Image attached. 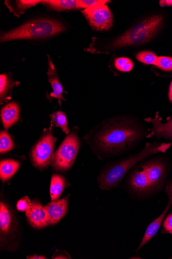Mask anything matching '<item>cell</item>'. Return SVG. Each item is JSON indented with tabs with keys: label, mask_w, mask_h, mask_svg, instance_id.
I'll return each mask as SVG.
<instances>
[{
	"label": "cell",
	"mask_w": 172,
	"mask_h": 259,
	"mask_svg": "<svg viewBox=\"0 0 172 259\" xmlns=\"http://www.w3.org/2000/svg\"><path fill=\"white\" fill-rule=\"evenodd\" d=\"M149 134L136 117L121 115L104 120L83 139L98 158L105 160L130 152Z\"/></svg>",
	"instance_id": "6da1fadb"
},
{
	"label": "cell",
	"mask_w": 172,
	"mask_h": 259,
	"mask_svg": "<svg viewBox=\"0 0 172 259\" xmlns=\"http://www.w3.org/2000/svg\"><path fill=\"white\" fill-rule=\"evenodd\" d=\"M170 146V143H146L140 152L107 164L97 177L100 189L107 191L114 189L139 162L152 155L165 153Z\"/></svg>",
	"instance_id": "7a4b0ae2"
},
{
	"label": "cell",
	"mask_w": 172,
	"mask_h": 259,
	"mask_svg": "<svg viewBox=\"0 0 172 259\" xmlns=\"http://www.w3.org/2000/svg\"><path fill=\"white\" fill-rule=\"evenodd\" d=\"M66 27L59 21L47 18L33 19L12 30L2 33V42L18 39H46L58 35Z\"/></svg>",
	"instance_id": "3957f363"
},
{
	"label": "cell",
	"mask_w": 172,
	"mask_h": 259,
	"mask_svg": "<svg viewBox=\"0 0 172 259\" xmlns=\"http://www.w3.org/2000/svg\"><path fill=\"white\" fill-rule=\"evenodd\" d=\"M162 23L163 18L160 15L147 17L112 41L109 47L111 49H118L146 43L156 36L160 30Z\"/></svg>",
	"instance_id": "277c9868"
},
{
	"label": "cell",
	"mask_w": 172,
	"mask_h": 259,
	"mask_svg": "<svg viewBox=\"0 0 172 259\" xmlns=\"http://www.w3.org/2000/svg\"><path fill=\"white\" fill-rule=\"evenodd\" d=\"M80 146V141L76 132L68 135L53 154L51 162L52 166L58 170L69 169L75 161Z\"/></svg>",
	"instance_id": "5b68a950"
},
{
	"label": "cell",
	"mask_w": 172,
	"mask_h": 259,
	"mask_svg": "<svg viewBox=\"0 0 172 259\" xmlns=\"http://www.w3.org/2000/svg\"><path fill=\"white\" fill-rule=\"evenodd\" d=\"M125 186L130 195L137 199L146 198L153 195L143 160L129 171L126 179Z\"/></svg>",
	"instance_id": "8992f818"
},
{
	"label": "cell",
	"mask_w": 172,
	"mask_h": 259,
	"mask_svg": "<svg viewBox=\"0 0 172 259\" xmlns=\"http://www.w3.org/2000/svg\"><path fill=\"white\" fill-rule=\"evenodd\" d=\"M56 140L57 138L53 135L51 128L44 131L31 154V159L35 167L39 169H44L51 163Z\"/></svg>",
	"instance_id": "52a82bcc"
},
{
	"label": "cell",
	"mask_w": 172,
	"mask_h": 259,
	"mask_svg": "<svg viewBox=\"0 0 172 259\" xmlns=\"http://www.w3.org/2000/svg\"><path fill=\"white\" fill-rule=\"evenodd\" d=\"M149 158V157H148ZM147 158L143 160L153 194L162 189L169 171L167 162L160 157Z\"/></svg>",
	"instance_id": "ba28073f"
},
{
	"label": "cell",
	"mask_w": 172,
	"mask_h": 259,
	"mask_svg": "<svg viewBox=\"0 0 172 259\" xmlns=\"http://www.w3.org/2000/svg\"><path fill=\"white\" fill-rule=\"evenodd\" d=\"M81 12L95 30L107 31L112 27L113 17L107 5L85 9Z\"/></svg>",
	"instance_id": "9c48e42d"
},
{
	"label": "cell",
	"mask_w": 172,
	"mask_h": 259,
	"mask_svg": "<svg viewBox=\"0 0 172 259\" xmlns=\"http://www.w3.org/2000/svg\"><path fill=\"white\" fill-rule=\"evenodd\" d=\"M68 198L67 197L61 200L52 201L43 207L48 225H54L64 217L67 211Z\"/></svg>",
	"instance_id": "30bf717a"
},
{
	"label": "cell",
	"mask_w": 172,
	"mask_h": 259,
	"mask_svg": "<svg viewBox=\"0 0 172 259\" xmlns=\"http://www.w3.org/2000/svg\"><path fill=\"white\" fill-rule=\"evenodd\" d=\"M145 121L153 125L150 130L151 133L147 138L155 137L157 139L163 138L166 140L172 141V118L163 123L158 113H157L154 118L147 117Z\"/></svg>",
	"instance_id": "8fae6325"
},
{
	"label": "cell",
	"mask_w": 172,
	"mask_h": 259,
	"mask_svg": "<svg viewBox=\"0 0 172 259\" xmlns=\"http://www.w3.org/2000/svg\"><path fill=\"white\" fill-rule=\"evenodd\" d=\"M26 215L31 225L35 228L42 229L48 225L46 221L43 207L35 200L26 211Z\"/></svg>",
	"instance_id": "7c38bea8"
},
{
	"label": "cell",
	"mask_w": 172,
	"mask_h": 259,
	"mask_svg": "<svg viewBox=\"0 0 172 259\" xmlns=\"http://www.w3.org/2000/svg\"><path fill=\"white\" fill-rule=\"evenodd\" d=\"M47 58L48 64L47 75L48 82L50 83L53 89V92L50 96L52 98L58 99L60 105H61V100L65 101L63 96V88L59 79L56 70L51 57L48 55Z\"/></svg>",
	"instance_id": "4fadbf2b"
},
{
	"label": "cell",
	"mask_w": 172,
	"mask_h": 259,
	"mask_svg": "<svg viewBox=\"0 0 172 259\" xmlns=\"http://www.w3.org/2000/svg\"><path fill=\"white\" fill-rule=\"evenodd\" d=\"M171 205L172 204L171 203L168 202L166 207L163 210L162 214L158 218L152 222L148 226H147L143 235L142 240L139 246L137 248L136 252L140 250L147 243H149L150 241L155 236L159 230L164 220V219Z\"/></svg>",
	"instance_id": "5bb4252c"
},
{
	"label": "cell",
	"mask_w": 172,
	"mask_h": 259,
	"mask_svg": "<svg viewBox=\"0 0 172 259\" xmlns=\"http://www.w3.org/2000/svg\"><path fill=\"white\" fill-rule=\"evenodd\" d=\"M19 107L15 102H11L3 108L1 117L5 128L9 129L19 120Z\"/></svg>",
	"instance_id": "9a60e30c"
},
{
	"label": "cell",
	"mask_w": 172,
	"mask_h": 259,
	"mask_svg": "<svg viewBox=\"0 0 172 259\" xmlns=\"http://www.w3.org/2000/svg\"><path fill=\"white\" fill-rule=\"evenodd\" d=\"M40 4L52 10L65 11L81 9L79 0H44Z\"/></svg>",
	"instance_id": "2e32d148"
},
{
	"label": "cell",
	"mask_w": 172,
	"mask_h": 259,
	"mask_svg": "<svg viewBox=\"0 0 172 259\" xmlns=\"http://www.w3.org/2000/svg\"><path fill=\"white\" fill-rule=\"evenodd\" d=\"M13 216L11 209L6 204L1 202L0 204V230L2 237L7 236L12 230Z\"/></svg>",
	"instance_id": "e0dca14e"
},
{
	"label": "cell",
	"mask_w": 172,
	"mask_h": 259,
	"mask_svg": "<svg viewBox=\"0 0 172 259\" xmlns=\"http://www.w3.org/2000/svg\"><path fill=\"white\" fill-rule=\"evenodd\" d=\"M20 167V163L12 159H4L0 162V178L6 182L17 172Z\"/></svg>",
	"instance_id": "ac0fdd59"
},
{
	"label": "cell",
	"mask_w": 172,
	"mask_h": 259,
	"mask_svg": "<svg viewBox=\"0 0 172 259\" xmlns=\"http://www.w3.org/2000/svg\"><path fill=\"white\" fill-rule=\"evenodd\" d=\"M19 83L13 81L7 75L2 74L0 76V101L2 105L10 98V94L12 88Z\"/></svg>",
	"instance_id": "d6986e66"
},
{
	"label": "cell",
	"mask_w": 172,
	"mask_h": 259,
	"mask_svg": "<svg viewBox=\"0 0 172 259\" xmlns=\"http://www.w3.org/2000/svg\"><path fill=\"white\" fill-rule=\"evenodd\" d=\"M66 185L64 177L54 174L52 176L50 186V194L52 201L57 200L62 195Z\"/></svg>",
	"instance_id": "ffe728a7"
},
{
	"label": "cell",
	"mask_w": 172,
	"mask_h": 259,
	"mask_svg": "<svg viewBox=\"0 0 172 259\" xmlns=\"http://www.w3.org/2000/svg\"><path fill=\"white\" fill-rule=\"evenodd\" d=\"M14 5L10 4L6 2L7 7L12 12H14L15 16H19V15L22 14L26 10L34 7L36 5L41 3V1H36V0H29V1H16Z\"/></svg>",
	"instance_id": "44dd1931"
},
{
	"label": "cell",
	"mask_w": 172,
	"mask_h": 259,
	"mask_svg": "<svg viewBox=\"0 0 172 259\" xmlns=\"http://www.w3.org/2000/svg\"><path fill=\"white\" fill-rule=\"evenodd\" d=\"M50 116L52 125L60 127L66 134L69 133L68 121L65 112L61 111H56L50 114Z\"/></svg>",
	"instance_id": "7402d4cb"
},
{
	"label": "cell",
	"mask_w": 172,
	"mask_h": 259,
	"mask_svg": "<svg viewBox=\"0 0 172 259\" xmlns=\"http://www.w3.org/2000/svg\"><path fill=\"white\" fill-rule=\"evenodd\" d=\"M13 141L6 131H3L0 134V152L5 153L11 151L14 147Z\"/></svg>",
	"instance_id": "603a6c76"
},
{
	"label": "cell",
	"mask_w": 172,
	"mask_h": 259,
	"mask_svg": "<svg viewBox=\"0 0 172 259\" xmlns=\"http://www.w3.org/2000/svg\"><path fill=\"white\" fill-rule=\"evenodd\" d=\"M114 65L116 68L121 72H129L134 67V63L132 61L126 57L116 59Z\"/></svg>",
	"instance_id": "cb8c5ba5"
},
{
	"label": "cell",
	"mask_w": 172,
	"mask_h": 259,
	"mask_svg": "<svg viewBox=\"0 0 172 259\" xmlns=\"http://www.w3.org/2000/svg\"><path fill=\"white\" fill-rule=\"evenodd\" d=\"M136 59L140 62L147 65H154L157 59L155 54L150 51H142L136 56Z\"/></svg>",
	"instance_id": "d4e9b609"
},
{
	"label": "cell",
	"mask_w": 172,
	"mask_h": 259,
	"mask_svg": "<svg viewBox=\"0 0 172 259\" xmlns=\"http://www.w3.org/2000/svg\"><path fill=\"white\" fill-rule=\"evenodd\" d=\"M154 65L164 71L171 72L172 58L165 56L158 57Z\"/></svg>",
	"instance_id": "484cf974"
},
{
	"label": "cell",
	"mask_w": 172,
	"mask_h": 259,
	"mask_svg": "<svg viewBox=\"0 0 172 259\" xmlns=\"http://www.w3.org/2000/svg\"><path fill=\"white\" fill-rule=\"evenodd\" d=\"M110 1L106 0H79V3L82 9H87L97 6L106 5Z\"/></svg>",
	"instance_id": "4316f807"
},
{
	"label": "cell",
	"mask_w": 172,
	"mask_h": 259,
	"mask_svg": "<svg viewBox=\"0 0 172 259\" xmlns=\"http://www.w3.org/2000/svg\"><path fill=\"white\" fill-rule=\"evenodd\" d=\"M32 205L30 199L28 197L21 198L17 204V208L21 211H26Z\"/></svg>",
	"instance_id": "83f0119b"
},
{
	"label": "cell",
	"mask_w": 172,
	"mask_h": 259,
	"mask_svg": "<svg viewBox=\"0 0 172 259\" xmlns=\"http://www.w3.org/2000/svg\"><path fill=\"white\" fill-rule=\"evenodd\" d=\"M163 229L164 233H172V213L164 220L163 223Z\"/></svg>",
	"instance_id": "f1b7e54d"
},
{
	"label": "cell",
	"mask_w": 172,
	"mask_h": 259,
	"mask_svg": "<svg viewBox=\"0 0 172 259\" xmlns=\"http://www.w3.org/2000/svg\"><path fill=\"white\" fill-rule=\"evenodd\" d=\"M165 192L168 197V202L172 204V180L167 182L165 187Z\"/></svg>",
	"instance_id": "f546056e"
},
{
	"label": "cell",
	"mask_w": 172,
	"mask_h": 259,
	"mask_svg": "<svg viewBox=\"0 0 172 259\" xmlns=\"http://www.w3.org/2000/svg\"><path fill=\"white\" fill-rule=\"evenodd\" d=\"M159 5L161 7H163L165 6L171 7L172 6V0H167V1H160Z\"/></svg>",
	"instance_id": "4dcf8cb0"
},
{
	"label": "cell",
	"mask_w": 172,
	"mask_h": 259,
	"mask_svg": "<svg viewBox=\"0 0 172 259\" xmlns=\"http://www.w3.org/2000/svg\"><path fill=\"white\" fill-rule=\"evenodd\" d=\"M168 99L170 103H172V81L169 85L168 90Z\"/></svg>",
	"instance_id": "1f68e13d"
},
{
	"label": "cell",
	"mask_w": 172,
	"mask_h": 259,
	"mask_svg": "<svg viewBox=\"0 0 172 259\" xmlns=\"http://www.w3.org/2000/svg\"><path fill=\"white\" fill-rule=\"evenodd\" d=\"M28 258H31V259H44L46 258L45 257L42 256V255H34L33 256H31L30 257H28Z\"/></svg>",
	"instance_id": "d6a6232c"
},
{
	"label": "cell",
	"mask_w": 172,
	"mask_h": 259,
	"mask_svg": "<svg viewBox=\"0 0 172 259\" xmlns=\"http://www.w3.org/2000/svg\"><path fill=\"white\" fill-rule=\"evenodd\" d=\"M130 258H141L139 256H134L131 257Z\"/></svg>",
	"instance_id": "836d02e7"
},
{
	"label": "cell",
	"mask_w": 172,
	"mask_h": 259,
	"mask_svg": "<svg viewBox=\"0 0 172 259\" xmlns=\"http://www.w3.org/2000/svg\"><path fill=\"white\" fill-rule=\"evenodd\" d=\"M170 258H172V257H170Z\"/></svg>",
	"instance_id": "e575fe53"
}]
</instances>
